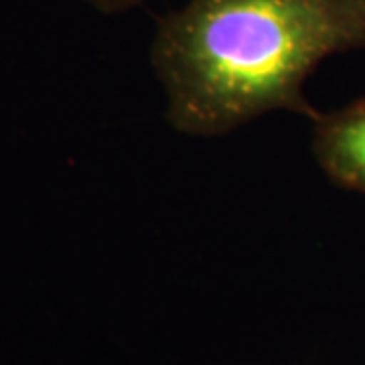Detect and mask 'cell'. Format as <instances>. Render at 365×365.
Returning <instances> with one entry per match:
<instances>
[{
  "label": "cell",
  "instance_id": "obj_1",
  "mask_svg": "<svg viewBox=\"0 0 365 365\" xmlns=\"http://www.w3.org/2000/svg\"><path fill=\"white\" fill-rule=\"evenodd\" d=\"M359 49L365 0H189L158 19L150 63L170 126L215 138L278 110L317 120L307 79Z\"/></svg>",
  "mask_w": 365,
  "mask_h": 365
},
{
  "label": "cell",
  "instance_id": "obj_2",
  "mask_svg": "<svg viewBox=\"0 0 365 365\" xmlns=\"http://www.w3.org/2000/svg\"><path fill=\"white\" fill-rule=\"evenodd\" d=\"M313 122L319 167L335 185L365 195V100L319 114Z\"/></svg>",
  "mask_w": 365,
  "mask_h": 365
},
{
  "label": "cell",
  "instance_id": "obj_3",
  "mask_svg": "<svg viewBox=\"0 0 365 365\" xmlns=\"http://www.w3.org/2000/svg\"><path fill=\"white\" fill-rule=\"evenodd\" d=\"M81 2L102 14H120L143 6L146 0H81Z\"/></svg>",
  "mask_w": 365,
  "mask_h": 365
}]
</instances>
